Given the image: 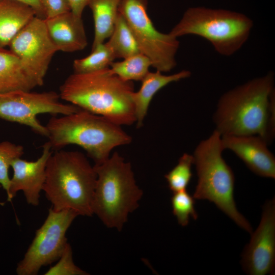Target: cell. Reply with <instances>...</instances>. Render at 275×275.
Masks as SVG:
<instances>
[{
    "mask_svg": "<svg viewBox=\"0 0 275 275\" xmlns=\"http://www.w3.org/2000/svg\"><path fill=\"white\" fill-rule=\"evenodd\" d=\"M223 135H258L268 144L274 134V75L270 72L224 93L213 117Z\"/></svg>",
    "mask_w": 275,
    "mask_h": 275,
    "instance_id": "6da1fadb",
    "label": "cell"
},
{
    "mask_svg": "<svg viewBox=\"0 0 275 275\" xmlns=\"http://www.w3.org/2000/svg\"><path fill=\"white\" fill-rule=\"evenodd\" d=\"M60 91L62 99L116 124L129 126L136 122L133 81L122 79L109 67L88 73H74Z\"/></svg>",
    "mask_w": 275,
    "mask_h": 275,
    "instance_id": "7a4b0ae2",
    "label": "cell"
},
{
    "mask_svg": "<svg viewBox=\"0 0 275 275\" xmlns=\"http://www.w3.org/2000/svg\"><path fill=\"white\" fill-rule=\"evenodd\" d=\"M96 180L94 166L84 154L59 150L48 158L42 190L54 210L71 209L91 216Z\"/></svg>",
    "mask_w": 275,
    "mask_h": 275,
    "instance_id": "3957f363",
    "label": "cell"
},
{
    "mask_svg": "<svg viewBox=\"0 0 275 275\" xmlns=\"http://www.w3.org/2000/svg\"><path fill=\"white\" fill-rule=\"evenodd\" d=\"M46 127L52 149L59 150L70 144L76 145L87 152L95 164L107 159L115 148L132 141L121 126L82 109L61 117H53Z\"/></svg>",
    "mask_w": 275,
    "mask_h": 275,
    "instance_id": "277c9868",
    "label": "cell"
},
{
    "mask_svg": "<svg viewBox=\"0 0 275 275\" xmlns=\"http://www.w3.org/2000/svg\"><path fill=\"white\" fill-rule=\"evenodd\" d=\"M94 168L97 180L92 212L107 227L121 231L129 214L138 208L143 191L136 183L131 163L118 152Z\"/></svg>",
    "mask_w": 275,
    "mask_h": 275,
    "instance_id": "5b68a950",
    "label": "cell"
},
{
    "mask_svg": "<svg viewBox=\"0 0 275 275\" xmlns=\"http://www.w3.org/2000/svg\"><path fill=\"white\" fill-rule=\"evenodd\" d=\"M224 150L222 136L215 129L197 146L193 155L198 182L193 197L213 203L239 227L251 234L250 224L236 206L234 175L222 156Z\"/></svg>",
    "mask_w": 275,
    "mask_h": 275,
    "instance_id": "8992f818",
    "label": "cell"
},
{
    "mask_svg": "<svg viewBox=\"0 0 275 275\" xmlns=\"http://www.w3.org/2000/svg\"><path fill=\"white\" fill-rule=\"evenodd\" d=\"M253 26V21L243 14L196 7L188 8L169 33L177 38L186 35L200 36L219 54L230 56L245 43Z\"/></svg>",
    "mask_w": 275,
    "mask_h": 275,
    "instance_id": "52a82bcc",
    "label": "cell"
},
{
    "mask_svg": "<svg viewBox=\"0 0 275 275\" xmlns=\"http://www.w3.org/2000/svg\"><path fill=\"white\" fill-rule=\"evenodd\" d=\"M148 0H120L119 12L124 17L142 53L152 67L161 72L172 70L177 65L176 54L180 42L170 33L159 32L147 13Z\"/></svg>",
    "mask_w": 275,
    "mask_h": 275,
    "instance_id": "ba28073f",
    "label": "cell"
},
{
    "mask_svg": "<svg viewBox=\"0 0 275 275\" xmlns=\"http://www.w3.org/2000/svg\"><path fill=\"white\" fill-rule=\"evenodd\" d=\"M78 214L71 209L55 211L52 207L23 258L16 268L18 275H36L41 268L58 261L68 242L66 233Z\"/></svg>",
    "mask_w": 275,
    "mask_h": 275,
    "instance_id": "9c48e42d",
    "label": "cell"
},
{
    "mask_svg": "<svg viewBox=\"0 0 275 275\" xmlns=\"http://www.w3.org/2000/svg\"><path fill=\"white\" fill-rule=\"evenodd\" d=\"M60 98L53 91L17 90L0 93V118L28 126L36 133L48 138V131L38 120V115H66L80 109L71 103L60 102Z\"/></svg>",
    "mask_w": 275,
    "mask_h": 275,
    "instance_id": "30bf717a",
    "label": "cell"
},
{
    "mask_svg": "<svg viewBox=\"0 0 275 275\" xmlns=\"http://www.w3.org/2000/svg\"><path fill=\"white\" fill-rule=\"evenodd\" d=\"M8 46L26 72L39 86H42L50 62L58 51L48 34L44 19L35 16Z\"/></svg>",
    "mask_w": 275,
    "mask_h": 275,
    "instance_id": "8fae6325",
    "label": "cell"
},
{
    "mask_svg": "<svg viewBox=\"0 0 275 275\" xmlns=\"http://www.w3.org/2000/svg\"><path fill=\"white\" fill-rule=\"evenodd\" d=\"M242 254L241 265L249 275L274 274L275 199L264 204L260 224Z\"/></svg>",
    "mask_w": 275,
    "mask_h": 275,
    "instance_id": "7c38bea8",
    "label": "cell"
},
{
    "mask_svg": "<svg viewBox=\"0 0 275 275\" xmlns=\"http://www.w3.org/2000/svg\"><path fill=\"white\" fill-rule=\"evenodd\" d=\"M42 147L41 156L35 161H28L20 157L12 162L13 174L10 179L8 201H11L17 193L22 190L28 204L34 206L39 204L40 193L46 178V164L52 153L48 141Z\"/></svg>",
    "mask_w": 275,
    "mask_h": 275,
    "instance_id": "4fadbf2b",
    "label": "cell"
},
{
    "mask_svg": "<svg viewBox=\"0 0 275 275\" xmlns=\"http://www.w3.org/2000/svg\"><path fill=\"white\" fill-rule=\"evenodd\" d=\"M222 143L224 150L232 151L255 174L275 178V157L263 138L258 135H223Z\"/></svg>",
    "mask_w": 275,
    "mask_h": 275,
    "instance_id": "5bb4252c",
    "label": "cell"
},
{
    "mask_svg": "<svg viewBox=\"0 0 275 275\" xmlns=\"http://www.w3.org/2000/svg\"><path fill=\"white\" fill-rule=\"evenodd\" d=\"M44 20L48 34L58 51L74 52L84 49L87 45L81 17L70 11Z\"/></svg>",
    "mask_w": 275,
    "mask_h": 275,
    "instance_id": "9a60e30c",
    "label": "cell"
},
{
    "mask_svg": "<svg viewBox=\"0 0 275 275\" xmlns=\"http://www.w3.org/2000/svg\"><path fill=\"white\" fill-rule=\"evenodd\" d=\"M191 72L183 70L171 75H164L160 71L149 72L142 81V85L137 91L132 94L137 128L143 124L150 103L155 94L168 84L186 78Z\"/></svg>",
    "mask_w": 275,
    "mask_h": 275,
    "instance_id": "2e32d148",
    "label": "cell"
},
{
    "mask_svg": "<svg viewBox=\"0 0 275 275\" xmlns=\"http://www.w3.org/2000/svg\"><path fill=\"white\" fill-rule=\"evenodd\" d=\"M31 7L12 0H0V48L9 45L15 36L35 16Z\"/></svg>",
    "mask_w": 275,
    "mask_h": 275,
    "instance_id": "e0dca14e",
    "label": "cell"
},
{
    "mask_svg": "<svg viewBox=\"0 0 275 275\" xmlns=\"http://www.w3.org/2000/svg\"><path fill=\"white\" fill-rule=\"evenodd\" d=\"M38 86L14 54L0 48V93L17 90L31 91Z\"/></svg>",
    "mask_w": 275,
    "mask_h": 275,
    "instance_id": "ac0fdd59",
    "label": "cell"
},
{
    "mask_svg": "<svg viewBox=\"0 0 275 275\" xmlns=\"http://www.w3.org/2000/svg\"><path fill=\"white\" fill-rule=\"evenodd\" d=\"M120 0H90L94 22V49L108 38L113 31L118 14Z\"/></svg>",
    "mask_w": 275,
    "mask_h": 275,
    "instance_id": "d6986e66",
    "label": "cell"
},
{
    "mask_svg": "<svg viewBox=\"0 0 275 275\" xmlns=\"http://www.w3.org/2000/svg\"><path fill=\"white\" fill-rule=\"evenodd\" d=\"M107 43L116 58L125 59L141 53L137 42L124 17L119 12Z\"/></svg>",
    "mask_w": 275,
    "mask_h": 275,
    "instance_id": "ffe728a7",
    "label": "cell"
},
{
    "mask_svg": "<svg viewBox=\"0 0 275 275\" xmlns=\"http://www.w3.org/2000/svg\"><path fill=\"white\" fill-rule=\"evenodd\" d=\"M151 65L150 59L139 53L120 62H113L109 65L111 71L126 81H142L149 72Z\"/></svg>",
    "mask_w": 275,
    "mask_h": 275,
    "instance_id": "44dd1931",
    "label": "cell"
},
{
    "mask_svg": "<svg viewBox=\"0 0 275 275\" xmlns=\"http://www.w3.org/2000/svg\"><path fill=\"white\" fill-rule=\"evenodd\" d=\"M115 54L106 43H103L92 49L86 57L75 59L73 68L75 73H88L108 67L116 59Z\"/></svg>",
    "mask_w": 275,
    "mask_h": 275,
    "instance_id": "7402d4cb",
    "label": "cell"
},
{
    "mask_svg": "<svg viewBox=\"0 0 275 275\" xmlns=\"http://www.w3.org/2000/svg\"><path fill=\"white\" fill-rule=\"evenodd\" d=\"M193 155L184 153L179 158L176 166L164 175L169 187L173 193L186 190L193 176Z\"/></svg>",
    "mask_w": 275,
    "mask_h": 275,
    "instance_id": "603a6c76",
    "label": "cell"
},
{
    "mask_svg": "<svg viewBox=\"0 0 275 275\" xmlns=\"http://www.w3.org/2000/svg\"><path fill=\"white\" fill-rule=\"evenodd\" d=\"M171 203L173 213L180 225L183 227L187 226L190 217L195 220L198 218V215L195 208V199L186 190L174 193Z\"/></svg>",
    "mask_w": 275,
    "mask_h": 275,
    "instance_id": "cb8c5ba5",
    "label": "cell"
},
{
    "mask_svg": "<svg viewBox=\"0 0 275 275\" xmlns=\"http://www.w3.org/2000/svg\"><path fill=\"white\" fill-rule=\"evenodd\" d=\"M24 153L21 145L5 141L0 143V185L8 194L10 179L8 171L12 162L20 158Z\"/></svg>",
    "mask_w": 275,
    "mask_h": 275,
    "instance_id": "d4e9b609",
    "label": "cell"
},
{
    "mask_svg": "<svg viewBox=\"0 0 275 275\" xmlns=\"http://www.w3.org/2000/svg\"><path fill=\"white\" fill-rule=\"evenodd\" d=\"M89 273L75 265L73 261L72 250L67 243L58 262L44 273L45 275H87Z\"/></svg>",
    "mask_w": 275,
    "mask_h": 275,
    "instance_id": "484cf974",
    "label": "cell"
},
{
    "mask_svg": "<svg viewBox=\"0 0 275 275\" xmlns=\"http://www.w3.org/2000/svg\"><path fill=\"white\" fill-rule=\"evenodd\" d=\"M45 18H50L70 10L68 0H40Z\"/></svg>",
    "mask_w": 275,
    "mask_h": 275,
    "instance_id": "4316f807",
    "label": "cell"
},
{
    "mask_svg": "<svg viewBox=\"0 0 275 275\" xmlns=\"http://www.w3.org/2000/svg\"><path fill=\"white\" fill-rule=\"evenodd\" d=\"M70 10L75 15L81 17L83 11L88 6L90 0H68Z\"/></svg>",
    "mask_w": 275,
    "mask_h": 275,
    "instance_id": "83f0119b",
    "label": "cell"
},
{
    "mask_svg": "<svg viewBox=\"0 0 275 275\" xmlns=\"http://www.w3.org/2000/svg\"><path fill=\"white\" fill-rule=\"evenodd\" d=\"M31 7L35 11L36 16L45 19V15L40 0H12Z\"/></svg>",
    "mask_w": 275,
    "mask_h": 275,
    "instance_id": "f1b7e54d",
    "label": "cell"
}]
</instances>
